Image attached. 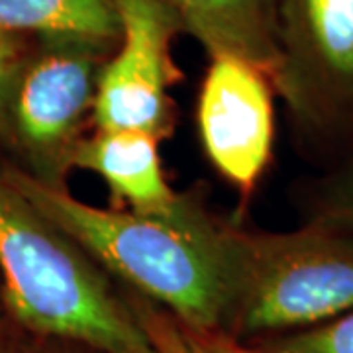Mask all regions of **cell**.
Returning a JSON list of instances; mask_svg holds the SVG:
<instances>
[{"label":"cell","instance_id":"15","mask_svg":"<svg viewBox=\"0 0 353 353\" xmlns=\"http://www.w3.org/2000/svg\"><path fill=\"white\" fill-rule=\"evenodd\" d=\"M22 334L24 336L20 340L0 343V353H101L77 341L46 338L26 330H22Z\"/></svg>","mask_w":353,"mask_h":353},{"label":"cell","instance_id":"8","mask_svg":"<svg viewBox=\"0 0 353 353\" xmlns=\"http://www.w3.org/2000/svg\"><path fill=\"white\" fill-rule=\"evenodd\" d=\"M161 139L136 130L94 128L77 145L73 167L101 176L116 208L161 214L179 202L159 152Z\"/></svg>","mask_w":353,"mask_h":353},{"label":"cell","instance_id":"6","mask_svg":"<svg viewBox=\"0 0 353 353\" xmlns=\"http://www.w3.org/2000/svg\"><path fill=\"white\" fill-rule=\"evenodd\" d=\"M116 8L120 39L99 73L92 124L165 141L176 126L169 92L185 77L173 57V41L183 32L157 0H116Z\"/></svg>","mask_w":353,"mask_h":353},{"label":"cell","instance_id":"9","mask_svg":"<svg viewBox=\"0 0 353 353\" xmlns=\"http://www.w3.org/2000/svg\"><path fill=\"white\" fill-rule=\"evenodd\" d=\"M206 55H234L269 75L277 63V0H157Z\"/></svg>","mask_w":353,"mask_h":353},{"label":"cell","instance_id":"4","mask_svg":"<svg viewBox=\"0 0 353 353\" xmlns=\"http://www.w3.org/2000/svg\"><path fill=\"white\" fill-rule=\"evenodd\" d=\"M112 43L85 38H32L0 102V139L24 175L69 189L73 155L92 124L102 65Z\"/></svg>","mask_w":353,"mask_h":353},{"label":"cell","instance_id":"7","mask_svg":"<svg viewBox=\"0 0 353 353\" xmlns=\"http://www.w3.org/2000/svg\"><path fill=\"white\" fill-rule=\"evenodd\" d=\"M196 132L212 169L245 206L275 145V88L259 67L234 55H212L199 88Z\"/></svg>","mask_w":353,"mask_h":353},{"label":"cell","instance_id":"11","mask_svg":"<svg viewBox=\"0 0 353 353\" xmlns=\"http://www.w3.org/2000/svg\"><path fill=\"white\" fill-rule=\"evenodd\" d=\"M290 201L303 224L336 230L353 238V153L318 175L292 183Z\"/></svg>","mask_w":353,"mask_h":353},{"label":"cell","instance_id":"2","mask_svg":"<svg viewBox=\"0 0 353 353\" xmlns=\"http://www.w3.org/2000/svg\"><path fill=\"white\" fill-rule=\"evenodd\" d=\"M0 296L26 332L101 353H155L120 283L2 175Z\"/></svg>","mask_w":353,"mask_h":353},{"label":"cell","instance_id":"12","mask_svg":"<svg viewBox=\"0 0 353 353\" xmlns=\"http://www.w3.org/2000/svg\"><path fill=\"white\" fill-rule=\"evenodd\" d=\"M250 347L255 353H353V310L314 328L253 341Z\"/></svg>","mask_w":353,"mask_h":353},{"label":"cell","instance_id":"1","mask_svg":"<svg viewBox=\"0 0 353 353\" xmlns=\"http://www.w3.org/2000/svg\"><path fill=\"white\" fill-rule=\"evenodd\" d=\"M0 175L122 287L196 330L224 332L234 301L240 222L218 216L204 190L181 192L161 214L99 208L10 163Z\"/></svg>","mask_w":353,"mask_h":353},{"label":"cell","instance_id":"5","mask_svg":"<svg viewBox=\"0 0 353 353\" xmlns=\"http://www.w3.org/2000/svg\"><path fill=\"white\" fill-rule=\"evenodd\" d=\"M271 85L306 159L326 169L353 153V0H277Z\"/></svg>","mask_w":353,"mask_h":353},{"label":"cell","instance_id":"14","mask_svg":"<svg viewBox=\"0 0 353 353\" xmlns=\"http://www.w3.org/2000/svg\"><path fill=\"white\" fill-rule=\"evenodd\" d=\"M176 322H179L181 338L185 341L189 353H255L250 345H243L241 341L230 338L224 332L190 328L179 318Z\"/></svg>","mask_w":353,"mask_h":353},{"label":"cell","instance_id":"16","mask_svg":"<svg viewBox=\"0 0 353 353\" xmlns=\"http://www.w3.org/2000/svg\"><path fill=\"white\" fill-rule=\"evenodd\" d=\"M30 39L32 38H22V36H12V34L0 32V102H2L6 85H8L22 53L28 48Z\"/></svg>","mask_w":353,"mask_h":353},{"label":"cell","instance_id":"13","mask_svg":"<svg viewBox=\"0 0 353 353\" xmlns=\"http://www.w3.org/2000/svg\"><path fill=\"white\" fill-rule=\"evenodd\" d=\"M128 303L138 316L141 328L145 330L155 353H189L179 332V322L171 312L163 310L145 296L136 292L128 294Z\"/></svg>","mask_w":353,"mask_h":353},{"label":"cell","instance_id":"10","mask_svg":"<svg viewBox=\"0 0 353 353\" xmlns=\"http://www.w3.org/2000/svg\"><path fill=\"white\" fill-rule=\"evenodd\" d=\"M0 32L22 38H85L116 46V0H0Z\"/></svg>","mask_w":353,"mask_h":353},{"label":"cell","instance_id":"3","mask_svg":"<svg viewBox=\"0 0 353 353\" xmlns=\"http://www.w3.org/2000/svg\"><path fill=\"white\" fill-rule=\"evenodd\" d=\"M353 310V238L303 224L287 232L240 228L236 287L224 334L234 340L314 328Z\"/></svg>","mask_w":353,"mask_h":353}]
</instances>
